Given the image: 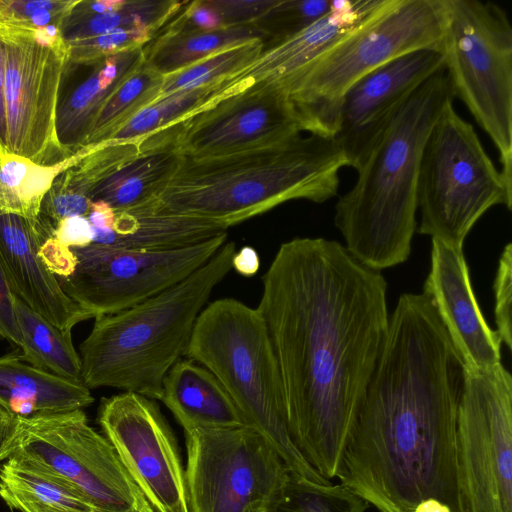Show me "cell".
I'll return each instance as SVG.
<instances>
[{
	"label": "cell",
	"mask_w": 512,
	"mask_h": 512,
	"mask_svg": "<svg viewBox=\"0 0 512 512\" xmlns=\"http://www.w3.org/2000/svg\"><path fill=\"white\" fill-rule=\"evenodd\" d=\"M387 282L335 240L278 248L256 307L280 370L290 438L324 479L336 477L389 327Z\"/></svg>",
	"instance_id": "obj_1"
},
{
	"label": "cell",
	"mask_w": 512,
	"mask_h": 512,
	"mask_svg": "<svg viewBox=\"0 0 512 512\" xmlns=\"http://www.w3.org/2000/svg\"><path fill=\"white\" fill-rule=\"evenodd\" d=\"M464 363L424 294L404 293L359 409L337 478L378 512L434 498L466 512L456 426Z\"/></svg>",
	"instance_id": "obj_2"
},
{
	"label": "cell",
	"mask_w": 512,
	"mask_h": 512,
	"mask_svg": "<svg viewBox=\"0 0 512 512\" xmlns=\"http://www.w3.org/2000/svg\"><path fill=\"white\" fill-rule=\"evenodd\" d=\"M346 157L332 136L308 133L230 154L183 158L157 197L167 211L229 228L296 199L324 203L338 194Z\"/></svg>",
	"instance_id": "obj_3"
},
{
	"label": "cell",
	"mask_w": 512,
	"mask_h": 512,
	"mask_svg": "<svg viewBox=\"0 0 512 512\" xmlns=\"http://www.w3.org/2000/svg\"><path fill=\"white\" fill-rule=\"evenodd\" d=\"M454 95L444 67L408 99L356 170L335 205L334 224L348 253L380 271L405 262L417 229V182L422 151Z\"/></svg>",
	"instance_id": "obj_4"
},
{
	"label": "cell",
	"mask_w": 512,
	"mask_h": 512,
	"mask_svg": "<svg viewBox=\"0 0 512 512\" xmlns=\"http://www.w3.org/2000/svg\"><path fill=\"white\" fill-rule=\"evenodd\" d=\"M234 242H226L189 277L121 312L100 315L80 344L88 389L112 387L161 400L163 381L185 355L195 322L214 288L232 269Z\"/></svg>",
	"instance_id": "obj_5"
},
{
	"label": "cell",
	"mask_w": 512,
	"mask_h": 512,
	"mask_svg": "<svg viewBox=\"0 0 512 512\" xmlns=\"http://www.w3.org/2000/svg\"><path fill=\"white\" fill-rule=\"evenodd\" d=\"M185 356L215 376L246 426L263 435L292 472L331 484L306 462L290 438L280 370L257 308L233 298L209 303L195 322Z\"/></svg>",
	"instance_id": "obj_6"
},
{
	"label": "cell",
	"mask_w": 512,
	"mask_h": 512,
	"mask_svg": "<svg viewBox=\"0 0 512 512\" xmlns=\"http://www.w3.org/2000/svg\"><path fill=\"white\" fill-rule=\"evenodd\" d=\"M446 22L445 0H393L380 15L282 83L308 133L334 137L344 94L376 68L412 51H444Z\"/></svg>",
	"instance_id": "obj_7"
},
{
	"label": "cell",
	"mask_w": 512,
	"mask_h": 512,
	"mask_svg": "<svg viewBox=\"0 0 512 512\" xmlns=\"http://www.w3.org/2000/svg\"><path fill=\"white\" fill-rule=\"evenodd\" d=\"M512 207V184L496 168L472 124L442 111L423 148L417 182V232L463 250L476 222L493 206Z\"/></svg>",
	"instance_id": "obj_8"
},
{
	"label": "cell",
	"mask_w": 512,
	"mask_h": 512,
	"mask_svg": "<svg viewBox=\"0 0 512 512\" xmlns=\"http://www.w3.org/2000/svg\"><path fill=\"white\" fill-rule=\"evenodd\" d=\"M444 69L462 101L499 153L512 184V26L500 5L445 0Z\"/></svg>",
	"instance_id": "obj_9"
},
{
	"label": "cell",
	"mask_w": 512,
	"mask_h": 512,
	"mask_svg": "<svg viewBox=\"0 0 512 512\" xmlns=\"http://www.w3.org/2000/svg\"><path fill=\"white\" fill-rule=\"evenodd\" d=\"M20 457L74 486L99 512H155L112 444L83 410L16 417L0 464Z\"/></svg>",
	"instance_id": "obj_10"
},
{
	"label": "cell",
	"mask_w": 512,
	"mask_h": 512,
	"mask_svg": "<svg viewBox=\"0 0 512 512\" xmlns=\"http://www.w3.org/2000/svg\"><path fill=\"white\" fill-rule=\"evenodd\" d=\"M5 53L6 152L43 166L69 155L56 130L60 86L69 61L59 26L25 28L0 23Z\"/></svg>",
	"instance_id": "obj_11"
},
{
	"label": "cell",
	"mask_w": 512,
	"mask_h": 512,
	"mask_svg": "<svg viewBox=\"0 0 512 512\" xmlns=\"http://www.w3.org/2000/svg\"><path fill=\"white\" fill-rule=\"evenodd\" d=\"M189 512H267L291 470L249 426L185 432Z\"/></svg>",
	"instance_id": "obj_12"
},
{
	"label": "cell",
	"mask_w": 512,
	"mask_h": 512,
	"mask_svg": "<svg viewBox=\"0 0 512 512\" xmlns=\"http://www.w3.org/2000/svg\"><path fill=\"white\" fill-rule=\"evenodd\" d=\"M456 456L465 511L512 512V377L501 363L465 367Z\"/></svg>",
	"instance_id": "obj_13"
},
{
	"label": "cell",
	"mask_w": 512,
	"mask_h": 512,
	"mask_svg": "<svg viewBox=\"0 0 512 512\" xmlns=\"http://www.w3.org/2000/svg\"><path fill=\"white\" fill-rule=\"evenodd\" d=\"M227 232L202 243L164 251L90 244L71 248L76 263L57 278L65 294L94 318L129 309L183 281L227 242Z\"/></svg>",
	"instance_id": "obj_14"
},
{
	"label": "cell",
	"mask_w": 512,
	"mask_h": 512,
	"mask_svg": "<svg viewBox=\"0 0 512 512\" xmlns=\"http://www.w3.org/2000/svg\"><path fill=\"white\" fill-rule=\"evenodd\" d=\"M97 421L155 512H189L177 441L154 400L130 391L103 398Z\"/></svg>",
	"instance_id": "obj_15"
},
{
	"label": "cell",
	"mask_w": 512,
	"mask_h": 512,
	"mask_svg": "<svg viewBox=\"0 0 512 512\" xmlns=\"http://www.w3.org/2000/svg\"><path fill=\"white\" fill-rule=\"evenodd\" d=\"M308 133L287 88L262 81L220 97L179 123L177 145L189 157L245 151Z\"/></svg>",
	"instance_id": "obj_16"
},
{
	"label": "cell",
	"mask_w": 512,
	"mask_h": 512,
	"mask_svg": "<svg viewBox=\"0 0 512 512\" xmlns=\"http://www.w3.org/2000/svg\"><path fill=\"white\" fill-rule=\"evenodd\" d=\"M444 51L426 48L397 57L354 83L341 101L334 135L357 170L408 99L444 67Z\"/></svg>",
	"instance_id": "obj_17"
},
{
	"label": "cell",
	"mask_w": 512,
	"mask_h": 512,
	"mask_svg": "<svg viewBox=\"0 0 512 512\" xmlns=\"http://www.w3.org/2000/svg\"><path fill=\"white\" fill-rule=\"evenodd\" d=\"M430 270L423 292L433 303L464 366L484 371L501 363V337L478 306L463 250L431 239Z\"/></svg>",
	"instance_id": "obj_18"
},
{
	"label": "cell",
	"mask_w": 512,
	"mask_h": 512,
	"mask_svg": "<svg viewBox=\"0 0 512 512\" xmlns=\"http://www.w3.org/2000/svg\"><path fill=\"white\" fill-rule=\"evenodd\" d=\"M54 227L38 215L0 213V265L13 294L64 332L94 316L70 299L38 255Z\"/></svg>",
	"instance_id": "obj_19"
},
{
	"label": "cell",
	"mask_w": 512,
	"mask_h": 512,
	"mask_svg": "<svg viewBox=\"0 0 512 512\" xmlns=\"http://www.w3.org/2000/svg\"><path fill=\"white\" fill-rule=\"evenodd\" d=\"M392 3L393 0H333L330 11L321 18L264 48L249 66L224 80L223 96L262 81L284 83Z\"/></svg>",
	"instance_id": "obj_20"
},
{
	"label": "cell",
	"mask_w": 512,
	"mask_h": 512,
	"mask_svg": "<svg viewBox=\"0 0 512 512\" xmlns=\"http://www.w3.org/2000/svg\"><path fill=\"white\" fill-rule=\"evenodd\" d=\"M223 224L162 208L156 199L115 213L113 230H94L93 244L125 250L164 251L184 248L227 232Z\"/></svg>",
	"instance_id": "obj_21"
},
{
	"label": "cell",
	"mask_w": 512,
	"mask_h": 512,
	"mask_svg": "<svg viewBox=\"0 0 512 512\" xmlns=\"http://www.w3.org/2000/svg\"><path fill=\"white\" fill-rule=\"evenodd\" d=\"M144 62L143 48L124 51L88 65V74L59 100L58 140L74 155L86 147L97 117L112 92Z\"/></svg>",
	"instance_id": "obj_22"
},
{
	"label": "cell",
	"mask_w": 512,
	"mask_h": 512,
	"mask_svg": "<svg viewBox=\"0 0 512 512\" xmlns=\"http://www.w3.org/2000/svg\"><path fill=\"white\" fill-rule=\"evenodd\" d=\"M161 401L184 432L195 428L246 426L229 394L206 368L178 360L164 378Z\"/></svg>",
	"instance_id": "obj_23"
},
{
	"label": "cell",
	"mask_w": 512,
	"mask_h": 512,
	"mask_svg": "<svg viewBox=\"0 0 512 512\" xmlns=\"http://www.w3.org/2000/svg\"><path fill=\"white\" fill-rule=\"evenodd\" d=\"M93 401L90 389L84 384L26 364L19 354L0 357V406L15 417L83 410Z\"/></svg>",
	"instance_id": "obj_24"
},
{
	"label": "cell",
	"mask_w": 512,
	"mask_h": 512,
	"mask_svg": "<svg viewBox=\"0 0 512 512\" xmlns=\"http://www.w3.org/2000/svg\"><path fill=\"white\" fill-rule=\"evenodd\" d=\"M182 158L176 139H141L139 153L107 176L94 190L91 201H104L117 213L157 199Z\"/></svg>",
	"instance_id": "obj_25"
},
{
	"label": "cell",
	"mask_w": 512,
	"mask_h": 512,
	"mask_svg": "<svg viewBox=\"0 0 512 512\" xmlns=\"http://www.w3.org/2000/svg\"><path fill=\"white\" fill-rule=\"evenodd\" d=\"M140 151V140H108L60 173L45 194L39 215L54 227L63 219L87 217L97 186L118 166Z\"/></svg>",
	"instance_id": "obj_26"
},
{
	"label": "cell",
	"mask_w": 512,
	"mask_h": 512,
	"mask_svg": "<svg viewBox=\"0 0 512 512\" xmlns=\"http://www.w3.org/2000/svg\"><path fill=\"white\" fill-rule=\"evenodd\" d=\"M265 35L254 25L215 30L183 29L168 23L144 46V62L163 76L182 70L221 50Z\"/></svg>",
	"instance_id": "obj_27"
},
{
	"label": "cell",
	"mask_w": 512,
	"mask_h": 512,
	"mask_svg": "<svg viewBox=\"0 0 512 512\" xmlns=\"http://www.w3.org/2000/svg\"><path fill=\"white\" fill-rule=\"evenodd\" d=\"M16 318L21 335L20 359L62 379L83 384L80 356L71 332H64L16 297Z\"/></svg>",
	"instance_id": "obj_28"
},
{
	"label": "cell",
	"mask_w": 512,
	"mask_h": 512,
	"mask_svg": "<svg viewBox=\"0 0 512 512\" xmlns=\"http://www.w3.org/2000/svg\"><path fill=\"white\" fill-rule=\"evenodd\" d=\"M0 498L35 502L62 512H99L74 486L20 457L0 466Z\"/></svg>",
	"instance_id": "obj_29"
},
{
	"label": "cell",
	"mask_w": 512,
	"mask_h": 512,
	"mask_svg": "<svg viewBox=\"0 0 512 512\" xmlns=\"http://www.w3.org/2000/svg\"><path fill=\"white\" fill-rule=\"evenodd\" d=\"M86 146L65 161L43 166L23 157L0 154V213L36 218L55 178L91 151Z\"/></svg>",
	"instance_id": "obj_30"
},
{
	"label": "cell",
	"mask_w": 512,
	"mask_h": 512,
	"mask_svg": "<svg viewBox=\"0 0 512 512\" xmlns=\"http://www.w3.org/2000/svg\"><path fill=\"white\" fill-rule=\"evenodd\" d=\"M185 2L126 0L119 9L103 14L83 17H73L68 14L60 30L66 43L118 30L147 29L158 33Z\"/></svg>",
	"instance_id": "obj_31"
},
{
	"label": "cell",
	"mask_w": 512,
	"mask_h": 512,
	"mask_svg": "<svg viewBox=\"0 0 512 512\" xmlns=\"http://www.w3.org/2000/svg\"><path fill=\"white\" fill-rule=\"evenodd\" d=\"M223 81L162 96L145 106L109 140L137 141L174 127L222 95Z\"/></svg>",
	"instance_id": "obj_32"
},
{
	"label": "cell",
	"mask_w": 512,
	"mask_h": 512,
	"mask_svg": "<svg viewBox=\"0 0 512 512\" xmlns=\"http://www.w3.org/2000/svg\"><path fill=\"white\" fill-rule=\"evenodd\" d=\"M164 76L143 62L112 92L103 105L86 146L105 141L135 114L156 100Z\"/></svg>",
	"instance_id": "obj_33"
},
{
	"label": "cell",
	"mask_w": 512,
	"mask_h": 512,
	"mask_svg": "<svg viewBox=\"0 0 512 512\" xmlns=\"http://www.w3.org/2000/svg\"><path fill=\"white\" fill-rule=\"evenodd\" d=\"M369 507L341 484H321L291 471L267 512H365Z\"/></svg>",
	"instance_id": "obj_34"
},
{
	"label": "cell",
	"mask_w": 512,
	"mask_h": 512,
	"mask_svg": "<svg viewBox=\"0 0 512 512\" xmlns=\"http://www.w3.org/2000/svg\"><path fill=\"white\" fill-rule=\"evenodd\" d=\"M264 49V41L256 39L221 50L182 70L164 76L160 94L190 90L222 82L249 66Z\"/></svg>",
	"instance_id": "obj_35"
},
{
	"label": "cell",
	"mask_w": 512,
	"mask_h": 512,
	"mask_svg": "<svg viewBox=\"0 0 512 512\" xmlns=\"http://www.w3.org/2000/svg\"><path fill=\"white\" fill-rule=\"evenodd\" d=\"M333 0H278L253 25L264 35V48L296 34L330 11Z\"/></svg>",
	"instance_id": "obj_36"
},
{
	"label": "cell",
	"mask_w": 512,
	"mask_h": 512,
	"mask_svg": "<svg viewBox=\"0 0 512 512\" xmlns=\"http://www.w3.org/2000/svg\"><path fill=\"white\" fill-rule=\"evenodd\" d=\"M156 34L147 29L118 30L69 42L68 65L88 66L124 51L144 48Z\"/></svg>",
	"instance_id": "obj_37"
},
{
	"label": "cell",
	"mask_w": 512,
	"mask_h": 512,
	"mask_svg": "<svg viewBox=\"0 0 512 512\" xmlns=\"http://www.w3.org/2000/svg\"><path fill=\"white\" fill-rule=\"evenodd\" d=\"M79 0H0V23L41 28L61 27L66 16Z\"/></svg>",
	"instance_id": "obj_38"
},
{
	"label": "cell",
	"mask_w": 512,
	"mask_h": 512,
	"mask_svg": "<svg viewBox=\"0 0 512 512\" xmlns=\"http://www.w3.org/2000/svg\"><path fill=\"white\" fill-rule=\"evenodd\" d=\"M512 245L508 243L499 258L493 283L495 298L494 317L497 332L508 349L512 347L511 293H512Z\"/></svg>",
	"instance_id": "obj_39"
},
{
	"label": "cell",
	"mask_w": 512,
	"mask_h": 512,
	"mask_svg": "<svg viewBox=\"0 0 512 512\" xmlns=\"http://www.w3.org/2000/svg\"><path fill=\"white\" fill-rule=\"evenodd\" d=\"M222 17L225 27L253 25L266 12H268L278 0H210Z\"/></svg>",
	"instance_id": "obj_40"
},
{
	"label": "cell",
	"mask_w": 512,
	"mask_h": 512,
	"mask_svg": "<svg viewBox=\"0 0 512 512\" xmlns=\"http://www.w3.org/2000/svg\"><path fill=\"white\" fill-rule=\"evenodd\" d=\"M52 237L65 249L82 248L92 244L94 230L87 217L73 216L61 220Z\"/></svg>",
	"instance_id": "obj_41"
},
{
	"label": "cell",
	"mask_w": 512,
	"mask_h": 512,
	"mask_svg": "<svg viewBox=\"0 0 512 512\" xmlns=\"http://www.w3.org/2000/svg\"><path fill=\"white\" fill-rule=\"evenodd\" d=\"M16 296L13 294L0 265V339L21 347V335L16 318Z\"/></svg>",
	"instance_id": "obj_42"
},
{
	"label": "cell",
	"mask_w": 512,
	"mask_h": 512,
	"mask_svg": "<svg viewBox=\"0 0 512 512\" xmlns=\"http://www.w3.org/2000/svg\"><path fill=\"white\" fill-rule=\"evenodd\" d=\"M126 0H79L69 15L83 17L119 9Z\"/></svg>",
	"instance_id": "obj_43"
},
{
	"label": "cell",
	"mask_w": 512,
	"mask_h": 512,
	"mask_svg": "<svg viewBox=\"0 0 512 512\" xmlns=\"http://www.w3.org/2000/svg\"><path fill=\"white\" fill-rule=\"evenodd\" d=\"M87 219L93 229L101 231L113 230L115 211L104 201H92Z\"/></svg>",
	"instance_id": "obj_44"
},
{
	"label": "cell",
	"mask_w": 512,
	"mask_h": 512,
	"mask_svg": "<svg viewBox=\"0 0 512 512\" xmlns=\"http://www.w3.org/2000/svg\"><path fill=\"white\" fill-rule=\"evenodd\" d=\"M260 267L257 251L251 246L242 247L232 258V268L243 276H253Z\"/></svg>",
	"instance_id": "obj_45"
},
{
	"label": "cell",
	"mask_w": 512,
	"mask_h": 512,
	"mask_svg": "<svg viewBox=\"0 0 512 512\" xmlns=\"http://www.w3.org/2000/svg\"><path fill=\"white\" fill-rule=\"evenodd\" d=\"M4 78H5V53L4 45L0 37V154H8L6 152L7 144V118L4 98Z\"/></svg>",
	"instance_id": "obj_46"
},
{
	"label": "cell",
	"mask_w": 512,
	"mask_h": 512,
	"mask_svg": "<svg viewBox=\"0 0 512 512\" xmlns=\"http://www.w3.org/2000/svg\"><path fill=\"white\" fill-rule=\"evenodd\" d=\"M5 503L12 511L18 512H62L57 509L25 500L11 499L5 501Z\"/></svg>",
	"instance_id": "obj_47"
},
{
	"label": "cell",
	"mask_w": 512,
	"mask_h": 512,
	"mask_svg": "<svg viewBox=\"0 0 512 512\" xmlns=\"http://www.w3.org/2000/svg\"><path fill=\"white\" fill-rule=\"evenodd\" d=\"M15 420V416L0 406V453L14 429Z\"/></svg>",
	"instance_id": "obj_48"
},
{
	"label": "cell",
	"mask_w": 512,
	"mask_h": 512,
	"mask_svg": "<svg viewBox=\"0 0 512 512\" xmlns=\"http://www.w3.org/2000/svg\"><path fill=\"white\" fill-rule=\"evenodd\" d=\"M413 512H451V510L437 499L427 498L419 502Z\"/></svg>",
	"instance_id": "obj_49"
}]
</instances>
